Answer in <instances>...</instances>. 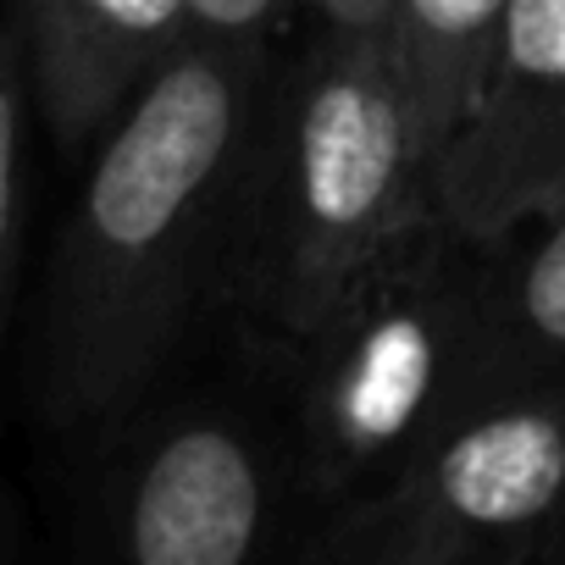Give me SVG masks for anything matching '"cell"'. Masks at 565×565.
<instances>
[{
	"mask_svg": "<svg viewBox=\"0 0 565 565\" xmlns=\"http://www.w3.org/2000/svg\"><path fill=\"white\" fill-rule=\"evenodd\" d=\"M266 51L183 40L95 134L45 266L29 388L51 433H106L145 411L200 311Z\"/></svg>",
	"mask_w": 565,
	"mask_h": 565,
	"instance_id": "1",
	"label": "cell"
},
{
	"mask_svg": "<svg viewBox=\"0 0 565 565\" xmlns=\"http://www.w3.org/2000/svg\"><path fill=\"white\" fill-rule=\"evenodd\" d=\"M422 216H438L433 156L388 34L317 23L289 62H266L227 194L211 311L282 361L361 266Z\"/></svg>",
	"mask_w": 565,
	"mask_h": 565,
	"instance_id": "2",
	"label": "cell"
},
{
	"mask_svg": "<svg viewBox=\"0 0 565 565\" xmlns=\"http://www.w3.org/2000/svg\"><path fill=\"white\" fill-rule=\"evenodd\" d=\"M493 238L422 216L282 355L295 377V482L328 510L383 488L466 416Z\"/></svg>",
	"mask_w": 565,
	"mask_h": 565,
	"instance_id": "3",
	"label": "cell"
},
{
	"mask_svg": "<svg viewBox=\"0 0 565 565\" xmlns=\"http://www.w3.org/2000/svg\"><path fill=\"white\" fill-rule=\"evenodd\" d=\"M565 554V394L488 399L383 488L322 510L317 565H482Z\"/></svg>",
	"mask_w": 565,
	"mask_h": 565,
	"instance_id": "4",
	"label": "cell"
},
{
	"mask_svg": "<svg viewBox=\"0 0 565 565\" xmlns=\"http://www.w3.org/2000/svg\"><path fill=\"white\" fill-rule=\"evenodd\" d=\"M277 444L227 405H172L134 427L100 471L95 532L128 565H249L277 554Z\"/></svg>",
	"mask_w": 565,
	"mask_h": 565,
	"instance_id": "5",
	"label": "cell"
},
{
	"mask_svg": "<svg viewBox=\"0 0 565 565\" xmlns=\"http://www.w3.org/2000/svg\"><path fill=\"white\" fill-rule=\"evenodd\" d=\"M565 205V0H504L460 122L433 161V211L504 238Z\"/></svg>",
	"mask_w": 565,
	"mask_h": 565,
	"instance_id": "6",
	"label": "cell"
},
{
	"mask_svg": "<svg viewBox=\"0 0 565 565\" xmlns=\"http://www.w3.org/2000/svg\"><path fill=\"white\" fill-rule=\"evenodd\" d=\"M34 111L78 150L183 45V0H12Z\"/></svg>",
	"mask_w": 565,
	"mask_h": 565,
	"instance_id": "7",
	"label": "cell"
},
{
	"mask_svg": "<svg viewBox=\"0 0 565 565\" xmlns=\"http://www.w3.org/2000/svg\"><path fill=\"white\" fill-rule=\"evenodd\" d=\"M521 394H565V205L493 238L466 411Z\"/></svg>",
	"mask_w": 565,
	"mask_h": 565,
	"instance_id": "8",
	"label": "cell"
},
{
	"mask_svg": "<svg viewBox=\"0 0 565 565\" xmlns=\"http://www.w3.org/2000/svg\"><path fill=\"white\" fill-rule=\"evenodd\" d=\"M499 12H504V0H394L388 51L399 62L405 100H411L416 134L433 161L471 100Z\"/></svg>",
	"mask_w": 565,
	"mask_h": 565,
	"instance_id": "9",
	"label": "cell"
},
{
	"mask_svg": "<svg viewBox=\"0 0 565 565\" xmlns=\"http://www.w3.org/2000/svg\"><path fill=\"white\" fill-rule=\"evenodd\" d=\"M29 117L34 84L18 23L0 18V361L18 311V277H23V227H29Z\"/></svg>",
	"mask_w": 565,
	"mask_h": 565,
	"instance_id": "10",
	"label": "cell"
},
{
	"mask_svg": "<svg viewBox=\"0 0 565 565\" xmlns=\"http://www.w3.org/2000/svg\"><path fill=\"white\" fill-rule=\"evenodd\" d=\"M289 12H300V0H183V40L227 45V51H266Z\"/></svg>",
	"mask_w": 565,
	"mask_h": 565,
	"instance_id": "11",
	"label": "cell"
},
{
	"mask_svg": "<svg viewBox=\"0 0 565 565\" xmlns=\"http://www.w3.org/2000/svg\"><path fill=\"white\" fill-rule=\"evenodd\" d=\"M300 12H311V23L361 29V34H388L394 0H300Z\"/></svg>",
	"mask_w": 565,
	"mask_h": 565,
	"instance_id": "12",
	"label": "cell"
},
{
	"mask_svg": "<svg viewBox=\"0 0 565 565\" xmlns=\"http://www.w3.org/2000/svg\"><path fill=\"white\" fill-rule=\"evenodd\" d=\"M7 554H18V510H12L7 488H0V559Z\"/></svg>",
	"mask_w": 565,
	"mask_h": 565,
	"instance_id": "13",
	"label": "cell"
}]
</instances>
